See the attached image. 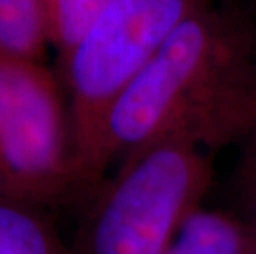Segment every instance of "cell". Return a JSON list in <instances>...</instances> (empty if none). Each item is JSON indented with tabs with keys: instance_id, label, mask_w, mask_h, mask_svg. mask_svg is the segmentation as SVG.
<instances>
[{
	"instance_id": "8992f818",
	"label": "cell",
	"mask_w": 256,
	"mask_h": 254,
	"mask_svg": "<svg viewBox=\"0 0 256 254\" xmlns=\"http://www.w3.org/2000/svg\"><path fill=\"white\" fill-rule=\"evenodd\" d=\"M43 210L0 195V254H70Z\"/></svg>"
},
{
	"instance_id": "7a4b0ae2",
	"label": "cell",
	"mask_w": 256,
	"mask_h": 254,
	"mask_svg": "<svg viewBox=\"0 0 256 254\" xmlns=\"http://www.w3.org/2000/svg\"><path fill=\"white\" fill-rule=\"evenodd\" d=\"M214 0H108L60 63L84 188L98 187L102 131L124 89L195 12Z\"/></svg>"
},
{
	"instance_id": "6da1fadb",
	"label": "cell",
	"mask_w": 256,
	"mask_h": 254,
	"mask_svg": "<svg viewBox=\"0 0 256 254\" xmlns=\"http://www.w3.org/2000/svg\"><path fill=\"white\" fill-rule=\"evenodd\" d=\"M256 122V15L214 0L178 26L111 107L100 167L159 139L212 152L240 144Z\"/></svg>"
},
{
	"instance_id": "52a82bcc",
	"label": "cell",
	"mask_w": 256,
	"mask_h": 254,
	"mask_svg": "<svg viewBox=\"0 0 256 254\" xmlns=\"http://www.w3.org/2000/svg\"><path fill=\"white\" fill-rule=\"evenodd\" d=\"M48 48L43 0H0V53L43 61Z\"/></svg>"
},
{
	"instance_id": "ba28073f",
	"label": "cell",
	"mask_w": 256,
	"mask_h": 254,
	"mask_svg": "<svg viewBox=\"0 0 256 254\" xmlns=\"http://www.w3.org/2000/svg\"><path fill=\"white\" fill-rule=\"evenodd\" d=\"M108 0H43L48 41L60 63L68 58Z\"/></svg>"
},
{
	"instance_id": "5b68a950",
	"label": "cell",
	"mask_w": 256,
	"mask_h": 254,
	"mask_svg": "<svg viewBox=\"0 0 256 254\" xmlns=\"http://www.w3.org/2000/svg\"><path fill=\"white\" fill-rule=\"evenodd\" d=\"M162 254H256V231L240 215L198 207Z\"/></svg>"
},
{
	"instance_id": "3957f363",
	"label": "cell",
	"mask_w": 256,
	"mask_h": 254,
	"mask_svg": "<svg viewBox=\"0 0 256 254\" xmlns=\"http://www.w3.org/2000/svg\"><path fill=\"white\" fill-rule=\"evenodd\" d=\"M210 149L167 137L124 155L90 213L83 254H162L214 178Z\"/></svg>"
},
{
	"instance_id": "9c48e42d",
	"label": "cell",
	"mask_w": 256,
	"mask_h": 254,
	"mask_svg": "<svg viewBox=\"0 0 256 254\" xmlns=\"http://www.w3.org/2000/svg\"><path fill=\"white\" fill-rule=\"evenodd\" d=\"M240 145L235 172V188L240 203V216L256 231V122Z\"/></svg>"
},
{
	"instance_id": "277c9868",
	"label": "cell",
	"mask_w": 256,
	"mask_h": 254,
	"mask_svg": "<svg viewBox=\"0 0 256 254\" xmlns=\"http://www.w3.org/2000/svg\"><path fill=\"white\" fill-rule=\"evenodd\" d=\"M83 188L62 78L0 53V195L46 208Z\"/></svg>"
}]
</instances>
